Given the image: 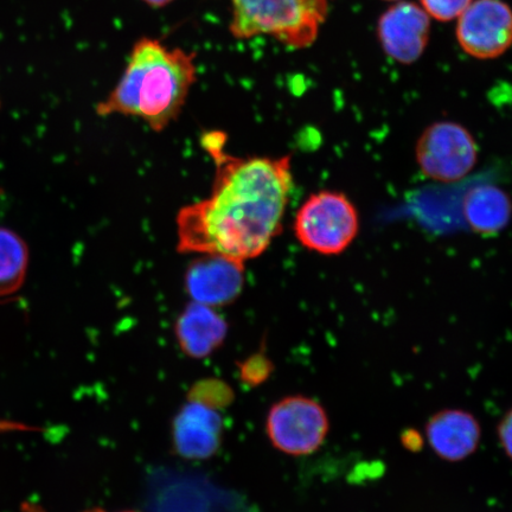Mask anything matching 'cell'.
Masks as SVG:
<instances>
[{"instance_id":"cell-16","label":"cell","mask_w":512,"mask_h":512,"mask_svg":"<svg viewBox=\"0 0 512 512\" xmlns=\"http://www.w3.org/2000/svg\"><path fill=\"white\" fill-rule=\"evenodd\" d=\"M498 439L507 456L512 459V408L498 425Z\"/></svg>"},{"instance_id":"cell-6","label":"cell","mask_w":512,"mask_h":512,"mask_svg":"<svg viewBox=\"0 0 512 512\" xmlns=\"http://www.w3.org/2000/svg\"><path fill=\"white\" fill-rule=\"evenodd\" d=\"M478 145L467 128L453 121H439L421 133L415 147L422 174L441 183L462 181L475 169Z\"/></svg>"},{"instance_id":"cell-17","label":"cell","mask_w":512,"mask_h":512,"mask_svg":"<svg viewBox=\"0 0 512 512\" xmlns=\"http://www.w3.org/2000/svg\"><path fill=\"white\" fill-rule=\"evenodd\" d=\"M40 431V428L22 424V422L0 420V434L6 432H30Z\"/></svg>"},{"instance_id":"cell-13","label":"cell","mask_w":512,"mask_h":512,"mask_svg":"<svg viewBox=\"0 0 512 512\" xmlns=\"http://www.w3.org/2000/svg\"><path fill=\"white\" fill-rule=\"evenodd\" d=\"M463 213L473 232L495 235L508 227L512 216L511 198L496 185L480 184L466 192Z\"/></svg>"},{"instance_id":"cell-5","label":"cell","mask_w":512,"mask_h":512,"mask_svg":"<svg viewBox=\"0 0 512 512\" xmlns=\"http://www.w3.org/2000/svg\"><path fill=\"white\" fill-rule=\"evenodd\" d=\"M329 430V416L324 407L304 395L286 396L275 402L267 414V437L287 456H310L317 452Z\"/></svg>"},{"instance_id":"cell-11","label":"cell","mask_w":512,"mask_h":512,"mask_svg":"<svg viewBox=\"0 0 512 512\" xmlns=\"http://www.w3.org/2000/svg\"><path fill=\"white\" fill-rule=\"evenodd\" d=\"M426 437L439 458L457 463L477 451L482 430L471 413L463 409H444L428 420Z\"/></svg>"},{"instance_id":"cell-19","label":"cell","mask_w":512,"mask_h":512,"mask_svg":"<svg viewBox=\"0 0 512 512\" xmlns=\"http://www.w3.org/2000/svg\"><path fill=\"white\" fill-rule=\"evenodd\" d=\"M143 2L152 6V8L160 9L165 8V6H168L171 3H174L175 0H143Z\"/></svg>"},{"instance_id":"cell-18","label":"cell","mask_w":512,"mask_h":512,"mask_svg":"<svg viewBox=\"0 0 512 512\" xmlns=\"http://www.w3.org/2000/svg\"><path fill=\"white\" fill-rule=\"evenodd\" d=\"M21 512H47V511L44 510L42 505H40V504H36V503H32V502H25L22 504ZM82 512H106V511L102 510L100 508H93V509H88V510L82 511Z\"/></svg>"},{"instance_id":"cell-8","label":"cell","mask_w":512,"mask_h":512,"mask_svg":"<svg viewBox=\"0 0 512 512\" xmlns=\"http://www.w3.org/2000/svg\"><path fill=\"white\" fill-rule=\"evenodd\" d=\"M185 272L184 285L191 302L210 307L233 304L245 287V262L215 254H201Z\"/></svg>"},{"instance_id":"cell-7","label":"cell","mask_w":512,"mask_h":512,"mask_svg":"<svg viewBox=\"0 0 512 512\" xmlns=\"http://www.w3.org/2000/svg\"><path fill=\"white\" fill-rule=\"evenodd\" d=\"M457 38L466 54L496 59L512 46V10L502 0H475L458 17Z\"/></svg>"},{"instance_id":"cell-14","label":"cell","mask_w":512,"mask_h":512,"mask_svg":"<svg viewBox=\"0 0 512 512\" xmlns=\"http://www.w3.org/2000/svg\"><path fill=\"white\" fill-rule=\"evenodd\" d=\"M30 253L14 230L0 227V302L15 296L27 280Z\"/></svg>"},{"instance_id":"cell-9","label":"cell","mask_w":512,"mask_h":512,"mask_svg":"<svg viewBox=\"0 0 512 512\" xmlns=\"http://www.w3.org/2000/svg\"><path fill=\"white\" fill-rule=\"evenodd\" d=\"M431 17L421 6L395 4L379 22L381 46L389 57L402 64L418 61L430 40Z\"/></svg>"},{"instance_id":"cell-12","label":"cell","mask_w":512,"mask_h":512,"mask_svg":"<svg viewBox=\"0 0 512 512\" xmlns=\"http://www.w3.org/2000/svg\"><path fill=\"white\" fill-rule=\"evenodd\" d=\"M228 335V323L207 305L190 302L175 324L179 349L192 360H204L219 350Z\"/></svg>"},{"instance_id":"cell-4","label":"cell","mask_w":512,"mask_h":512,"mask_svg":"<svg viewBox=\"0 0 512 512\" xmlns=\"http://www.w3.org/2000/svg\"><path fill=\"white\" fill-rule=\"evenodd\" d=\"M293 229L300 245L309 251L339 255L357 238L360 215L343 192L322 190L312 194L299 208Z\"/></svg>"},{"instance_id":"cell-10","label":"cell","mask_w":512,"mask_h":512,"mask_svg":"<svg viewBox=\"0 0 512 512\" xmlns=\"http://www.w3.org/2000/svg\"><path fill=\"white\" fill-rule=\"evenodd\" d=\"M172 444L178 456L204 460L215 456L222 444L223 420L217 409L190 400L172 421Z\"/></svg>"},{"instance_id":"cell-20","label":"cell","mask_w":512,"mask_h":512,"mask_svg":"<svg viewBox=\"0 0 512 512\" xmlns=\"http://www.w3.org/2000/svg\"><path fill=\"white\" fill-rule=\"evenodd\" d=\"M120 512H138V511L128 510V511H120Z\"/></svg>"},{"instance_id":"cell-15","label":"cell","mask_w":512,"mask_h":512,"mask_svg":"<svg viewBox=\"0 0 512 512\" xmlns=\"http://www.w3.org/2000/svg\"><path fill=\"white\" fill-rule=\"evenodd\" d=\"M421 3L428 16L448 22L462 15L472 0H421Z\"/></svg>"},{"instance_id":"cell-2","label":"cell","mask_w":512,"mask_h":512,"mask_svg":"<svg viewBox=\"0 0 512 512\" xmlns=\"http://www.w3.org/2000/svg\"><path fill=\"white\" fill-rule=\"evenodd\" d=\"M195 59V53L170 49L156 38H140L117 86L96 105V114L137 118L152 131H165L181 115L197 81Z\"/></svg>"},{"instance_id":"cell-3","label":"cell","mask_w":512,"mask_h":512,"mask_svg":"<svg viewBox=\"0 0 512 512\" xmlns=\"http://www.w3.org/2000/svg\"><path fill=\"white\" fill-rule=\"evenodd\" d=\"M230 4L229 31L236 40L267 35L292 49L315 43L329 11L326 0H230Z\"/></svg>"},{"instance_id":"cell-1","label":"cell","mask_w":512,"mask_h":512,"mask_svg":"<svg viewBox=\"0 0 512 512\" xmlns=\"http://www.w3.org/2000/svg\"><path fill=\"white\" fill-rule=\"evenodd\" d=\"M227 134L210 131L201 145L214 160L210 195L179 209L177 252L215 254L246 262L259 258L283 230L294 188L291 156L235 157Z\"/></svg>"}]
</instances>
